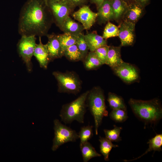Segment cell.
<instances>
[{"label": "cell", "mask_w": 162, "mask_h": 162, "mask_svg": "<svg viewBox=\"0 0 162 162\" xmlns=\"http://www.w3.org/2000/svg\"><path fill=\"white\" fill-rule=\"evenodd\" d=\"M54 23L46 0H28L20 14L18 32L21 36H46Z\"/></svg>", "instance_id": "1"}, {"label": "cell", "mask_w": 162, "mask_h": 162, "mask_svg": "<svg viewBox=\"0 0 162 162\" xmlns=\"http://www.w3.org/2000/svg\"><path fill=\"white\" fill-rule=\"evenodd\" d=\"M129 104L134 114L146 123H154L162 117V108L158 99L148 100L130 99Z\"/></svg>", "instance_id": "2"}, {"label": "cell", "mask_w": 162, "mask_h": 162, "mask_svg": "<svg viewBox=\"0 0 162 162\" xmlns=\"http://www.w3.org/2000/svg\"><path fill=\"white\" fill-rule=\"evenodd\" d=\"M86 103L87 106L94 118L95 133L97 135L103 118L108 115L102 90L100 87H96L89 91Z\"/></svg>", "instance_id": "3"}, {"label": "cell", "mask_w": 162, "mask_h": 162, "mask_svg": "<svg viewBox=\"0 0 162 162\" xmlns=\"http://www.w3.org/2000/svg\"><path fill=\"white\" fill-rule=\"evenodd\" d=\"M88 92L89 91L86 92L71 102L62 106L59 114L62 121L65 124L75 120L80 123H84Z\"/></svg>", "instance_id": "4"}, {"label": "cell", "mask_w": 162, "mask_h": 162, "mask_svg": "<svg viewBox=\"0 0 162 162\" xmlns=\"http://www.w3.org/2000/svg\"><path fill=\"white\" fill-rule=\"evenodd\" d=\"M52 74L57 81L59 92L76 94L80 92L82 81L74 72L54 71Z\"/></svg>", "instance_id": "5"}, {"label": "cell", "mask_w": 162, "mask_h": 162, "mask_svg": "<svg viewBox=\"0 0 162 162\" xmlns=\"http://www.w3.org/2000/svg\"><path fill=\"white\" fill-rule=\"evenodd\" d=\"M54 136L52 150L55 151L61 146L69 142H74L79 139L76 131L62 123L58 119L54 121Z\"/></svg>", "instance_id": "6"}, {"label": "cell", "mask_w": 162, "mask_h": 162, "mask_svg": "<svg viewBox=\"0 0 162 162\" xmlns=\"http://www.w3.org/2000/svg\"><path fill=\"white\" fill-rule=\"evenodd\" d=\"M35 36H21L17 45L18 54L25 64L27 69L29 72L32 70L31 59L33 56L37 44Z\"/></svg>", "instance_id": "7"}, {"label": "cell", "mask_w": 162, "mask_h": 162, "mask_svg": "<svg viewBox=\"0 0 162 162\" xmlns=\"http://www.w3.org/2000/svg\"><path fill=\"white\" fill-rule=\"evenodd\" d=\"M46 1L52 13L54 23L58 27L66 18L72 14L75 8L67 0Z\"/></svg>", "instance_id": "8"}, {"label": "cell", "mask_w": 162, "mask_h": 162, "mask_svg": "<svg viewBox=\"0 0 162 162\" xmlns=\"http://www.w3.org/2000/svg\"><path fill=\"white\" fill-rule=\"evenodd\" d=\"M74 19L80 22L84 30L90 29L95 23L98 13L92 11L89 6L86 5L80 7L77 11L73 13Z\"/></svg>", "instance_id": "9"}, {"label": "cell", "mask_w": 162, "mask_h": 162, "mask_svg": "<svg viewBox=\"0 0 162 162\" xmlns=\"http://www.w3.org/2000/svg\"><path fill=\"white\" fill-rule=\"evenodd\" d=\"M135 24L122 20L119 26V34L121 45L122 46H129L134 43L135 38Z\"/></svg>", "instance_id": "10"}, {"label": "cell", "mask_w": 162, "mask_h": 162, "mask_svg": "<svg viewBox=\"0 0 162 162\" xmlns=\"http://www.w3.org/2000/svg\"><path fill=\"white\" fill-rule=\"evenodd\" d=\"M112 70L116 75L128 83L136 81L139 77L136 68L132 64L124 62Z\"/></svg>", "instance_id": "11"}, {"label": "cell", "mask_w": 162, "mask_h": 162, "mask_svg": "<svg viewBox=\"0 0 162 162\" xmlns=\"http://www.w3.org/2000/svg\"><path fill=\"white\" fill-rule=\"evenodd\" d=\"M48 41L46 44L50 61L63 56L57 35L55 33L47 34Z\"/></svg>", "instance_id": "12"}, {"label": "cell", "mask_w": 162, "mask_h": 162, "mask_svg": "<svg viewBox=\"0 0 162 162\" xmlns=\"http://www.w3.org/2000/svg\"><path fill=\"white\" fill-rule=\"evenodd\" d=\"M144 8L134 1L128 5L122 20L136 24L143 15Z\"/></svg>", "instance_id": "13"}, {"label": "cell", "mask_w": 162, "mask_h": 162, "mask_svg": "<svg viewBox=\"0 0 162 162\" xmlns=\"http://www.w3.org/2000/svg\"><path fill=\"white\" fill-rule=\"evenodd\" d=\"M97 9L98 15L96 20L100 24L114 20L111 0H105Z\"/></svg>", "instance_id": "14"}, {"label": "cell", "mask_w": 162, "mask_h": 162, "mask_svg": "<svg viewBox=\"0 0 162 162\" xmlns=\"http://www.w3.org/2000/svg\"><path fill=\"white\" fill-rule=\"evenodd\" d=\"M39 42L37 44L33 56L38 62L40 67L45 69L47 68L50 61L48 51L46 44L41 42V37H39Z\"/></svg>", "instance_id": "15"}, {"label": "cell", "mask_w": 162, "mask_h": 162, "mask_svg": "<svg viewBox=\"0 0 162 162\" xmlns=\"http://www.w3.org/2000/svg\"><path fill=\"white\" fill-rule=\"evenodd\" d=\"M58 28L64 33H69L76 36L84 30L82 24L75 21L70 16L64 20Z\"/></svg>", "instance_id": "16"}, {"label": "cell", "mask_w": 162, "mask_h": 162, "mask_svg": "<svg viewBox=\"0 0 162 162\" xmlns=\"http://www.w3.org/2000/svg\"><path fill=\"white\" fill-rule=\"evenodd\" d=\"M84 36L90 51L94 52L99 47L107 45L106 40L98 35L95 31L88 33Z\"/></svg>", "instance_id": "17"}, {"label": "cell", "mask_w": 162, "mask_h": 162, "mask_svg": "<svg viewBox=\"0 0 162 162\" xmlns=\"http://www.w3.org/2000/svg\"><path fill=\"white\" fill-rule=\"evenodd\" d=\"M121 49L120 46H109L106 64L112 69L124 62L121 58Z\"/></svg>", "instance_id": "18"}, {"label": "cell", "mask_w": 162, "mask_h": 162, "mask_svg": "<svg viewBox=\"0 0 162 162\" xmlns=\"http://www.w3.org/2000/svg\"><path fill=\"white\" fill-rule=\"evenodd\" d=\"M114 20L120 23L122 21L128 4L123 0H111Z\"/></svg>", "instance_id": "19"}, {"label": "cell", "mask_w": 162, "mask_h": 162, "mask_svg": "<svg viewBox=\"0 0 162 162\" xmlns=\"http://www.w3.org/2000/svg\"><path fill=\"white\" fill-rule=\"evenodd\" d=\"M80 146L84 162H87L92 158L101 156L88 141L80 143Z\"/></svg>", "instance_id": "20"}, {"label": "cell", "mask_w": 162, "mask_h": 162, "mask_svg": "<svg viewBox=\"0 0 162 162\" xmlns=\"http://www.w3.org/2000/svg\"><path fill=\"white\" fill-rule=\"evenodd\" d=\"M147 143L149 144V148L143 154L135 159L129 160H124V161L128 162L135 160L140 158L144 155L147 154L148 152L152 151H161V147L162 145V134H157L154 137L150 139L148 142Z\"/></svg>", "instance_id": "21"}, {"label": "cell", "mask_w": 162, "mask_h": 162, "mask_svg": "<svg viewBox=\"0 0 162 162\" xmlns=\"http://www.w3.org/2000/svg\"><path fill=\"white\" fill-rule=\"evenodd\" d=\"M63 55L64 50L69 47L76 44V36L71 34L64 33L57 35Z\"/></svg>", "instance_id": "22"}, {"label": "cell", "mask_w": 162, "mask_h": 162, "mask_svg": "<svg viewBox=\"0 0 162 162\" xmlns=\"http://www.w3.org/2000/svg\"><path fill=\"white\" fill-rule=\"evenodd\" d=\"M83 61L85 67L88 70L97 68L103 64L94 51L88 52Z\"/></svg>", "instance_id": "23"}, {"label": "cell", "mask_w": 162, "mask_h": 162, "mask_svg": "<svg viewBox=\"0 0 162 162\" xmlns=\"http://www.w3.org/2000/svg\"><path fill=\"white\" fill-rule=\"evenodd\" d=\"M99 141L100 142V152L104 156V160L108 161L110 152L112 148L118 147V146L113 144L111 141L106 137L100 136Z\"/></svg>", "instance_id": "24"}, {"label": "cell", "mask_w": 162, "mask_h": 162, "mask_svg": "<svg viewBox=\"0 0 162 162\" xmlns=\"http://www.w3.org/2000/svg\"><path fill=\"white\" fill-rule=\"evenodd\" d=\"M107 101L110 107L112 110L122 109L127 110L123 99L114 93H109Z\"/></svg>", "instance_id": "25"}, {"label": "cell", "mask_w": 162, "mask_h": 162, "mask_svg": "<svg viewBox=\"0 0 162 162\" xmlns=\"http://www.w3.org/2000/svg\"><path fill=\"white\" fill-rule=\"evenodd\" d=\"M63 56L70 61H82V55L76 44L67 48L64 52Z\"/></svg>", "instance_id": "26"}, {"label": "cell", "mask_w": 162, "mask_h": 162, "mask_svg": "<svg viewBox=\"0 0 162 162\" xmlns=\"http://www.w3.org/2000/svg\"><path fill=\"white\" fill-rule=\"evenodd\" d=\"M76 44L82 55L83 61L88 54L89 50L84 35L82 33L77 36Z\"/></svg>", "instance_id": "27"}, {"label": "cell", "mask_w": 162, "mask_h": 162, "mask_svg": "<svg viewBox=\"0 0 162 162\" xmlns=\"http://www.w3.org/2000/svg\"><path fill=\"white\" fill-rule=\"evenodd\" d=\"M118 27L109 21L107 22L104 28L102 36L106 40L110 38L118 36Z\"/></svg>", "instance_id": "28"}, {"label": "cell", "mask_w": 162, "mask_h": 162, "mask_svg": "<svg viewBox=\"0 0 162 162\" xmlns=\"http://www.w3.org/2000/svg\"><path fill=\"white\" fill-rule=\"evenodd\" d=\"M114 128L112 130L104 129V131L106 138L111 142H117L121 141V137L120 135L122 128L114 125Z\"/></svg>", "instance_id": "29"}, {"label": "cell", "mask_w": 162, "mask_h": 162, "mask_svg": "<svg viewBox=\"0 0 162 162\" xmlns=\"http://www.w3.org/2000/svg\"><path fill=\"white\" fill-rule=\"evenodd\" d=\"M109 115L112 119L118 122H124L128 117L127 110L122 109L112 110Z\"/></svg>", "instance_id": "30"}, {"label": "cell", "mask_w": 162, "mask_h": 162, "mask_svg": "<svg viewBox=\"0 0 162 162\" xmlns=\"http://www.w3.org/2000/svg\"><path fill=\"white\" fill-rule=\"evenodd\" d=\"M93 126L88 125L81 128L78 134L80 143H82L87 142L93 136Z\"/></svg>", "instance_id": "31"}, {"label": "cell", "mask_w": 162, "mask_h": 162, "mask_svg": "<svg viewBox=\"0 0 162 162\" xmlns=\"http://www.w3.org/2000/svg\"><path fill=\"white\" fill-rule=\"evenodd\" d=\"M108 47L107 45L102 46L94 51L103 64H106Z\"/></svg>", "instance_id": "32"}, {"label": "cell", "mask_w": 162, "mask_h": 162, "mask_svg": "<svg viewBox=\"0 0 162 162\" xmlns=\"http://www.w3.org/2000/svg\"><path fill=\"white\" fill-rule=\"evenodd\" d=\"M88 0H67L75 8L77 7H81L86 5Z\"/></svg>", "instance_id": "33"}, {"label": "cell", "mask_w": 162, "mask_h": 162, "mask_svg": "<svg viewBox=\"0 0 162 162\" xmlns=\"http://www.w3.org/2000/svg\"><path fill=\"white\" fill-rule=\"evenodd\" d=\"M151 0H134V1L145 8L148 5Z\"/></svg>", "instance_id": "34"}, {"label": "cell", "mask_w": 162, "mask_h": 162, "mask_svg": "<svg viewBox=\"0 0 162 162\" xmlns=\"http://www.w3.org/2000/svg\"><path fill=\"white\" fill-rule=\"evenodd\" d=\"M105 0H89L91 3L94 4L98 9Z\"/></svg>", "instance_id": "35"}, {"label": "cell", "mask_w": 162, "mask_h": 162, "mask_svg": "<svg viewBox=\"0 0 162 162\" xmlns=\"http://www.w3.org/2000/svg\"><path fill=\"white\" fill-rule=\"evenodd\" d=\"M128 5L131 3L134 2V0H123Z\"/></svg>", "instance_id": "36"}, {"label": "cell", "mask_w": 162, "mask_h": 162, "mask_svg": "<svg viewBox=\"0 0 162 162\" xmlns=\"http://www.w3.org/2000/svg\"><path fill=\"white\" fill-rule=\"evenodd\" d=\"M47 1H59L61 0H46Z\"/></svg>", "instance_id": "37"}]
</instances>
